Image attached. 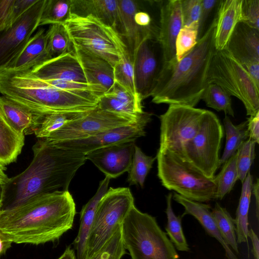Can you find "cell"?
Returning a JSON list of instances; mask_svg holds the SVG:
<instances>
[{"instance_id":"obj_1","label":"cell","mask_w":259,"mask_h":259,"mask_svg":"<svg viewBox=\"0 0 259 259\" xmlns=\"http://www.w3.org/2000/svg\"><path fill=\"white\" fill-rule=\"evenodd\" d=\"M27 168L3 185L0 211L18 207L37 197L68 190L76 172L86 161L83 154L59 147L44 139L32 146Z\"/></svg>"},{"instance_id":"obj_2","label":"cell","mask_w":259,"mask_h":259,"mask_svg":"<svg viewBox=\"0 0 259 259\" xmlns=\"http://www.w3.org/2000/svg\"><path fill=\"white\" fill-rule=\"evenodd\" d=\"M75 214V204L69 191H56L1 210L0 232L17 244L54 242L72 228Z\"/></svg>"},{"instance_id":"obj_3","label":"cell","mask_w":259,"mask_h":259,"mask_svg":"<svg viewBox=\"0 0 259 259\" xmlns=\"http://www.w3.org/2000/svg\"><path fill=\"white\" fill-rule=\"evenodd\" d=\"M217 19V12L204 35L180 61L176 59L162 66L151 95L153 103L195 107L201 100L216 50Z\"/></svg>"},{"instance_id":"obj_4","label":"cell","mask_w":259,"mask_h":259,"mask_svg":"<svg viewBox=\"0 0 259 259\" xmlns=\"http://www.w3.org/2000/svg\"><path fill=\"white\" fill-rule=\"evenodd\" d=\"M0 93L34 112L45 115L64 111H88L100 96L53 87L33 76L30 70L0 71Z\"/></svg>"},{"instance_id":"obj_5","label":"cell","mask_w":259,"mask_h":259,"mask_svg":"<svg viewBox=\"0 0 259 259\" xmlns=\"http://www.w3.org/2000/svg\"><path fill=\"white\" fill-rule=\"evenodd\" d=\"M121 236L131 259H179L174 244L156 219L134 205L121 226Z\"/></svg>"},{"instance_id":"obj_6","label":"cell","mask_w":259,"mask_h":259,"mask_svg":"<svg viewBox=\"0 0 259 259\" xmlns=\"http://www.w3.org/2000/svg\"><path fill=\"white\" fill-rule=\"evenodd\" d=\"M157 176L168 190L199 202L216 199L217 186L188 161L166 150H158Z\"/></svg>"},{"instance_id":"obj_7","label":"cell","mask_w":259,"mask_h":259,"mask_svg":"<svg viewBox=\"0 0 259 259\" xmlns=\"http://www.w3.org/2000/svg\"><path fill=\"white\" fill-rule=\"evenodd\" d=\"M207 84L215 83L243 104L249 116L259 111V88L246 70L225 49L214 51L210 62Z\"/></svg>"},{"instance_id":"obj_8","label":"cell","mask_w":259,"mask_h":259,"mask_svg":"<svg viewBox=\"0 0 259 259\" xmlns=\"http://www.w3.org/2000/svg\"><path fill=\"white\" fill-rule=\"evenodd\" d=\"M135 205L133 194L127 187H110L97 206L90 230L85 259H90L121 227Z\"/></svg>"},{"instance_id":"obj_9","label":"cell","mask_w":259,"mask_h":259,"mask_svg":"<svg viewBox=\"0 0 259 259\" xmlns=\"http://www.w3.org/2000/svg\"><path fill=\"white\" fill-rule=\"evenodd\" d=\"M224 135V128L217 116L205 110L198 131L184 144L179 156L206 178L213 179L220 167L219 153Z\"/></svg>"},{"instance_id":"obj_10","label":"cell","mask_w":259,"mask_h":259,"mask_svg":"<svg viewBox=\"0 0 259 259\" xmlns=\"http://www.w3.org/2000/svg\"><path fill=\"white\" fill-rule=\"evenodd\" d=\"M63 25L72 44L100 56L113 67L117 63V31L91 17L71 16Z\"/></svg>"},{"instance_id":"obj_11","label":"cell","mask_w":259,"mask_h":259,"mask_svg":"<svg viewBox=\"0 0 259 259\" xmlns=\"http://www.w3.org/2000/svg\"><path fill=\"white\" fill-rule=\"evenodd\" d=\"M205 109L181 105H169L159 116V150H166L178 156L184 144L198 131Z\"/></svg>"},{"instance_id":"obj_12","label":"cell","mask_w":259,"mask_h":259,"mask_svg":"<svg viewBox=\"0 0 259 259\" xmlns=\"http://www.w3.org/2000/svg\"><path fill=\"white\" fill-rule=\"evenodd\" d=\"M143 113L133 116L103 110L97 106L83 117L68 123L44 139L55 143L87 138L136 121Z\"/></svg>"},{"instance_id":"obj_13","label":"cell","mask_w":259,"mask_h":259,"mask_svg":"<svg viewBox=\"0 0 259 259\" xmlns=\"http://www.w3.org/2000/svg\"><path fill=\"white\" fill-rule=\"evenodd\" d=\"M45 2L38 0L10 27L0 32V71L18 56L39 26Z\"/></svg>"},{"instance_id":"obj_14","label":"cell","mask_w":259,"mask_h":259,"mask_svg":"<svg viewBox=\"0 0 259 259\" xmlns=\"http://www.w3.org/2000/svg\"><path fill=\"white\" fill-rule=\"evenodd\" d=\"M151 113L144 112L138 120L131 123L108 130L87 138L52 144L65 150L85 155L98 149L135 141L137 139L145 136V128L151 121Z\"/></svg>"},{"instance_id":"obj_15","label":"cell","mask_w":259,"mask_h":259,"mask_svg":"<svg viewBox=\"0 0 259 259\" xmlns=\"http://www.w3.org/2000/svg\"><path fill=\"white\" fill-rule=\"evenodd\" d=\"M163 64L162 51L157 37L145 38L134 58L135 84L142 100L151 97Z\"/></svg>"},{"instance_id":"obj_16","label":"cell","mask_w":259,"mask_h":259,"mask_svg":"<svg viewBox=\"0 0 259 259\" xmlns=\"http://www.w3.org/2000/svg\"><path fill=\"white\" fill-rule=\"evenodd\" d=\"M158 3L160 19L157 39L162 51L163 65L177 59L175 42L183 27V20L181 0L161 1Z\"/></svg>"},{"instance_id":"obj_17","label":"cell","mask_w":259,"mask_h":259,"mask_svg":"<svg viewBox=\"0 0 259 259\" xmlns=\"http://www.w3.org/2000/svg\"><path fill=\"white\" fill-rule=\"evenodd\" d=\"M135 141H129L105 147L85 154L106 176L116 178L128 171L135 151Z\"/></svg>"},{"instance_id":"obj_18","label":"cell","mask_w":259,"mask_h":259,"mask_svg":"<svg viewBox=\"0 0 259 259\" xmlns=\"http://www.w3.org/2000/svg\"><path fill=\"white\" fill-rule=\"evenodd\" d=\"M29 70L33 76L44 81L65 80L87 83L73 51L48 60Z\"/></svg>"},{"instance_id":"obj_19","label":"cell","mask_w":259,"mask_h":259,"mask_svg":"<svg viewBox=\"0 0 259 259\" xmlns=\"http://www.w3.org/2000/svg\"><path fill=\"white\" fill-rule=\"evenodd\" d=\"M119 10L118 32L125 42L133 59L141 42L149 37H157L158 29L140 27L136 23L135 16L140 10L138 2L133 0H117Z\"/></svg>"},{"instance_id":"obj_20","label":"cell","mask_w":259,"mask_h":259,"mask_svg":"<svg viewBox=\"0 0 259 259\" xmlns=\"http://www.w3.org/2000/svg\"><path fill=\"white\" fill-rule=\"evenodd\" d=\"M73 52L79 63L87 82L101 86L107 92L114 82V68L104 58L72 44Z\"/></svg>"},{"instance_id":"obj_21","label":"cell","mask_w":259,"mask_h":259,"mask_svg":"<svg viewBox=\"0 0 259 259\" xmlns=\"http://www.w3.org/2000/svg\"><path fill=\"white\" fill-rule=\"evenodd\" d=\"M226 49L242 66L259 61V30L238 22Z\"/></svg>"},{"instance_id":"obj_22","label":"cell","mask_w":259,"mask_h":259,"mask_svg":"<svg viewBox=\"0 0 259 259\" xmlns=\"http://www.w3.org/2000/svg\"><path fill=\"white\" fill-rule=\"evenodd\" d=\"M70 13L71 16L76 17H93L104 25L118 31L117 0H71Z\"/></svg>"},{"instance_id":"obj_23","label":"cell","mask_w":259,"mask_h":259,"mask_svg":"<svg viewBox=\"0 0 259 259\" xmlns=\"http://www.w3.org/2000/svg\"><path fill=\"white\" fill-rule=\"evenodd\" d=\"M46 31L45 28L39 29L18 56L4 70H31L51 59L47 50Z\"/></svg>"},{"instance_id":"obj_24","label":"cell","mask_w":259,"mask_h":259,"mask_svg":"<svg viewBox=\"0 0 259 259\" xmlns=\"http://www.w3.org/2000/svg\"><path fill=\"white\" fill-rule=\"evenodd\" d=\"M172 198L184 207L185 211L182 215L183 217L186 214H190L194 217L204 228L205 231L221 243L225 250L228 259H239L221 235L212 212L210 210L211 206L209 204L187 199L176 192L174 193Z\"/></svg>"},{"instance_id":"obj_25","label":"cell","mask_w":259,"mask_h":259,"mask_svg":"<svg viewBox=\"0 0 259 259\" xmlns=\"http://www.w3.org/2000/svg\"><path fill=\"white\" fill-rule=\"evenodd\" d=\"M110 179L106 176L100 182L96 194L81 209L78 232L73 242L76 251V259H85L87 241L95 212L99 202L108 189Z\"/></svg>"},{"instance_id":"obj_26","label":"cell","mask_w":259,"mask_h":259,"mask_svg":"<svg viewBox=\"0 0 259 259\" xmlns=\"http://www.w3.org/2000/svg\"><path fill=\"white\" fill-rule=\"evenodd\" d=\"M242 0H221L217 10L214 44L217 50L226 49L229 39L240 21Z\"/></svg>"},{"instance_id":"obj_27","label":"cell","mask_w":259,"mask_h":259,"mask_svg":"<svg viewBox=\"0 0 259 259\" xmlns=\"http://www.w3.org/2000/svg\"><path fill=\"white\" fill-rule=\"evenodd\" d=\"M0 107L13 128L20 134H33V131L44 115L37 114L25 106L2 95Z\"/></svg>"},{"instance_id":"obj_28","label":"cell","mask_w":259,"mask_h":259,"mask_svg":"<svg viewBox=\"0 0 259 259\" xmlns=\"http://www.w3.org/2000/svg\"><path fill=\"white\" fill-rule=\"evenodd\" d=\"M24 135L16 132L0 107V163L9 164L17 159L24 145Z\"/></svg>"},{"instance_id":"obj_29","label":"cell","mask_w":259,"mask_h":259,"mask_svg":"<svg viewBox=\"0 0 259 259\" xmlns=\"http://www.w3.org/2000/svg\"><path fill=\"white\" fill-rule=\"evenodd\" d=\"M115 41L119 60L113 67L114 81L120 84L134 95L140 98L135 84L134 60L125 42L118 32L115 34Z\"/></svg>"},{"instance_id":"obj_30","label":"cell","mask_w":259,"mask_h":259,"mask_svg":"<svg viewBox=\"0 0 259 259\" xmlns=\"http://www.w3.org/2000/svg\"><path fill=\"white\" fill-rule=\"evenodd\" d=\"M253 181V177L249 172L242 183L241 193L234 219L238 244L248 242V212Z\"/></svg>"},{"instance_id":"obj_31","label":"cell","mask_w":259,"mask_h":259,"mask_svg":"<svg viewBox=\"0 0 259 259\" xmlns=\"http://www.w3.org/2000/svg\"><path fill=\"white\" fill-rule=\"evenodd\" d=\"M90 111H64L45 114L33 130V134L38 139L46 138L68 123L83 117Z\"/></svg>"},{"instance_id":"obj_32","label":"cell","mask_w":259,"mask_h":259,"mask_svg":"<svg viewBox=\"0 0 259 259\" xmlns=\"http://www.w3.org/2000/svg\"><path fill=\"white\" fill-rule=\"evenodd\" d=\"M223 123L226 139L224 152L220 159V166L235 155L243 143L249 138L247 120L234 125L230 118L225 115Z\"/></svg>"},{"instance_id":"obj_33","label":"cell","mask_w":259,"mask_h":259,"mask_svg":"<svg viewBox=\"0 0 259 259\" xmlns=\"http://www.w3.org/2000/svg\"><path fill=\"white\" fill-rule=\"evenodd\" d=\"M172 193H169L166 197V208L165 213L167 222L165 227L166 234L175 248L181 251H188L189 245L184 235L182 227L181 215L176 216L171 206Z\"/></svg>"},{"instance_id":"obj_34","label":"cell","mask_w":259,"mask_h":259,"mask_svg":"<svg viewBox=\"0 0 259 259\" xmlns=\"http://www.w3.org/2000/svg\"><path fill=\"white\" fill-rule=\"evenodd\" d=\"M219 231L225 242L237 253H239L234 219L220 204L216 203L211 211Z\"/></svg>"},{"instance_id":"obj_35","label":"cell","mask_w":259,"mask_h":259,"mask_svg":"<svg viewBox=\"0 0 259 259\" xmlns=\"http://www.w3.org/2000/svg\"><path fill=\"white\" fill-rule=\"evenodd\" d=\"M46 34L47 50L51 59L73 51L72 44L63 24L50 25Z\"/></svg>"},{"instance_id":"obj_36","label":"cell","mask_w":259,"mask_h":259,"mask_svg":"<svg viewBox=\"0 0 259 259\" xmlns=\"http://www.w3.org/2000/svg\"><path fill=\"white\" fill-rule=\"evenodd\" d=\"M237 152L224 164L220 172L213 180L217 186L216 199H222L233 189L238 180L237 166Z\"/></svg>"},{"instance_id":"obj_37","label":"cell","mask_w":259,"mask_h":259,"mask_svg":"<svg viewBox=\"0 0 259 259\" xmlns=\"http://www.w3.org/2000/svg\"><path fill=\"white\" fill-rule=\"evenodd\" d=\"M155 159L156 157L146 155L136 145L132 162L128 171L127 182L130 185H139L143 188L146 178Z\"/></svg>"},{"instance_id":"obj_38","label":"cell","mask_w":259,"mask_h":259,"mask_svg":"<svg viewBox=\"0 0 259 259\" xmlns=\"http://www.w3.org/2000/svg\"><path fill=\"white\" fill-rule=\"evenodd\" d=\"M71 0H46L39 26L63 24L71 16Z\"/></svg>"},{"instance_id":"obj_39","label":"cell","mask_w":259,"mask_h":259,"mask_svg":"<svg viewBox=\"0 0 259 259\" xmlns=\"http://www.w3.org/2000/svg\"><path fill=\"white\" fill-rule=\"evenodd\" d=\"M201 100L207 107L217 111H223L225 115L234 116L230 96L221 87L215 83L208 84L202 95Z\"/></svg>"},{"instance_id":"obj_40","label":"cell","mask_w":259,"mask_h":259,"mask_svg":"<svg viewBox=\"0 0 259 259\" xmlns=\"http://www.w3.org/2000/svg\"><path fill=\"white\" fill-rule=\"evenodd\" d=\"M105 93L118 100L133 115H139L144 112L142 100L116 81H114L111 88Z\"/></svg>"},{"instance_id":"obj_41","label":"cell","mask_w":259,"mask_h":259,"mask_svg":"<svg viewBox=\"0 0 259 259\" xmlns=\"http://www.w3.org/2000/svg\"><path fill=\"white\" fill-rule=\"evenodd\" d=\"M121 228V227L118 228L90 259H121L126 253L122 242Z\"/></svg>"},{"instance_id":"obj_42","label":"cell","mask_w":259,"mask_h":259,"mask_svg":"<svg viewBox=\"0 0 259 259\" xmlns=\"http://www.w3.org/2000/svg\"><path fill=\"white\" fill-rule=\"evenodd\" d=\"M255 143L248 139L237 152V166L238 179L242 183L250 172V169L255 158Z\"/></svg>"},{"instance_id":"obj_43","label":"cell","mask_w":259,"mask_h":259,"mask_svg":"<svg viewBox=\"0 0 259 259\" xmlns=\"http://www.w3.org/2000/svg\"><path fill=\"white\" fill-rule=\"evenodd\" d=\"M197 29L183 27L180 30L175 42L176 56L180 61L196 45L197 40Z\"/></svg>"},{"instance_id":"obj_44","label":"cell","mask_w":259,"mask_h":259,"mask_svg":"<svg viewBox=\"0 0 259 259\" xmlns=\"http://www.w3.org/2000/svg\"><path fill=\"white\" fill-rule=\"evenodd\" d=\"M202 0H181L183 27L198 28Z\"/></svg>"},{"instance_id":"obj_45","label":"cell","mask_w":259,"mask_h":259,"mask_svg":"<svg viewBox=\"0 0 259 259\" xmlns=\"http://www.w3.org/2000/svg\"><path fill=\"white\" fill-rule=\"evenodd\" d=\"M220 0H202L197 28V41L204 35L209 27L208 22L218 10Z\"/></svg>"},{"instance_id":"obj_46","label":"cell","mask_w":259,"mask_h":259,"mask_svg":"<svg viewBox=\"0 0 259 259\" xmlns=\"http://www.w3.org/2000/svg\"><path fill=\"white\" fill-rule=\"evenodd\" d=\"M240 22L259 30V0H242Z\"/></svg>"},{"instance_id":"obj_47","label":"cell","mask_w":259,"mask_h":259,"mask_svg":"<svg viewBox=\"0 0 259 259\" xmlns=\"http://www.w3.org/2000/svg\"><path fill=\"white\" fill-rule=\"evenodd\" d=\"M15 0H0V32L12 24V15Z\"/></svg>"},{"instance_id":"obj_48","label":"cell","mask_w":259,"mask_h":259,"mask_svg":"<svg viewBox=\"0 0 259 259\" xmlns=\"http://www.w3.org/2000/svg\"><path fill=\"white\" fill-rule=\"evenodd\" d=\"M37 1L15 0L12 15V23H14L20 16L36 3Z\"/></svg>"},{"instance_id":"obj_49","label":"cell","mask_w":259,"mask_h":259,"mask_svg":"<svg viewBox=\"0 0 259 259\" xmlns=\"http://www.w3.org/2000/svg\"><path fill=\"white\" fill-rule=\"evenodd\" d=\"M247 128L249 139L259 144V111L250 116L247 120Z\"/></svg>"},{"instance_id":"obj_50","label":"cell","mask_w":259,"mask_h":259,"mask_svg":"<svg viewBox=\"0 0 259 259\" xmlns=\"http://www.w3.org/2000/svg\"><path fill=\"white\" fill-rule=\"evenodd\" d=\"M136 24L141 28L148 29H158V27L153 25L152 18L146 12L139 10L135 14Z\"/></svg>"},{"instance_id":"obj_51","label":"cell","mask_w":259,"mask_h":259,"mask_svg":"<svg viewBox=\"0 0 259 259\" xmlns=\"http://www.w3.org/2000/svg\"><path fill=\"white\" fill-rule=\"evenodd\" d=\"M242 66L246 70L256 85L259 88V61L250 62Z\"/></svg>"},{"instance_id":"obj_52","label":"cell","mask_w":259,"mask_h":259,"mask_svg":"<svg viewBox=\"0 0 259 259\" xmlns=\"http://www.w3.org/2000/svg\"><path fill=\"white\" fill-rule=\"evenodd\" d=\"M248 238H250L252 245V252L254 259H259V241L257 235L252 229L248 231Z\"/></svg>"},{"instance_id":"obj_53","label":"cell","mask_w":259,"mask_h":259,"mask_svg":"<svg viewBox=\"0 0 259 259\" xmlns=\"http://www.w3.org/2000/svg\"><path fill=\"white\" fill-rule=\"evenodd\" d=\"M252 193L255 199V213L257 219L259 218V180L256 179V182L253 184Z\"/></svg>"},{"instance_id":"obj_54","label":"cell","mask_w":259,"mask_h":259,"mask_svg":"<svg viewBox=\"0 0 259 259\" xmlns=\"http://www.w3.org/2000/svg\"><path fill=\"white\" fill-rule=\"evenodd\" d=\"M12 242L0 232V255L4 254L11 247Z\"/></svg>"},{"instance_id":"obj_55","label":"cell","mask_w":259,"mask_h":259,"mask_svg":"<svg viewBox=\"0 0 259 259\" xmlns=\"http://www.w3.org/2000/svg\"><path fill=\"white\" fill-rule=\"evenodd\" d=\"M58 259H76V256L73 250L68 247Z\"/></svg>"},{"instance_id":"obj_56","label":"cell","mask_w":259,"mask_h":259,"mask_svg":"<svg viewBox=\"0 0 259 259\" xmlns=\"http://www.w3.org/2000/svg\"><path fill=\"white\" fill-rule=\"evenodd\" d=\"M6 169L5 166L0 163V184L2 185L4 184L9 179L5 173Z\"/></svg>"},{"instance_id":"obj_57","label":"cell","mask_w":259,"mask_h":259,"mask_svg":"<svg viewBox=\"0 0 259 259\" xmlns=\"http://www.w3.org/2000/svg\"><path fill=\"white\" fill-rule=\"evenodd\" d=\"M3 195V185L0 184V204L2 199Z\"/></svg>"}]
</instances>
